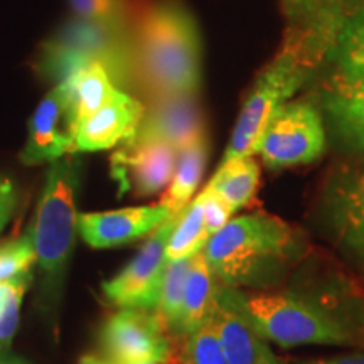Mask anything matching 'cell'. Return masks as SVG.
<instances>
[{
  "instance_id": "23",
  "label": "cell",
  "mask_w": 364,
  "mask_h": 364,
  "mask_svg": "<svg viewBox=\"0 0 364 364\" xmlns=\"http://www.w3.org/2000/svg\"><path fill=\"white\" fill-rule=\"evenodd\" d=\"M327 56L334 59L339 73L346 78L364 81V7L344 17Z\"/></svg>"
},
{
  "instance_id": "31",
  "label": "cell",
  "mask_w": 364,
  "mask_h": 364,
  "mask_svg": "<svg viewBox=\"0 0 364 364\" xmlns=\"http://www.w3.org/2000/svg\"><path fill=\"white\" fill-rule=\"evenodd\" d=\"M17 203L16 188L11 181L0 179V231L7 225Z\"/></svg>"
},
{
  "instance_id": "4",
  "label": "cell",
  "mask_w": 364,
  "mask_h": 364,
  "mask_svg": "<svg viewBox=\"0 0 364 364\" xmlns=\"http://www.w3.org/2000/svg\"><path fill=\"white\" fill-rule=\"evenodd\" d=\"M80 186V162L75 157L53 161L46 176L33 225L29 228L36 262L43 273L44 292L56 302L75 248L78 233L76 193Z\"/></svg>"
},
{
  "instance_id": "21",
  "label": "cell",
  "mask_w": 364,
  "mask_h": 364,
  "mask_svg": "<svg viewBox=\"0 0 364 364\" xmlns=\"http://www.w3.org/2000/svg\"><path fill=\"white\" fill-rule=\"evenodd\" d=\"M208 161V140L199 139L198 142L188 145L177 154L174 176L162 196L161 203L172 216H179L188 206L203 179Z\"/></svg>"
},
{
  "instance_id": "17",
  "label": "cell",
  "mask_w": 364,
  "mask_h": 364,
  "mask_svg": "<svg viewBox=\"0 0 364 364\" xmlns=\"http://www.w3.org/2000/svg\"><path fill=\"white\" fill-rule=\"evenodd\" d=\"M213 326L220 336L228 364H285L240 311L230 287H221Z\"/></svg>"
},
{
  "instance_id": "18",
  "label": "cell",
  "mask_w": 364,
  "mask_h": 364,
  "mask_svg": "<svg viewBox=\"0 0 364 364\" xmlns=\"http://www.w3.org/2000/svg\"><path fill=\"white\" fill-rule=\"evenodd\" d=\"M322 103L336 134L349 147L364 154V81L338 73L324 85Z\"/></svg>"
},
{
  "instance_id": "20",
  "label": "cell",
  "mask_w": 364,
  "mask_h": 364,
  "mask_svg": "<svg viewBox=\"0 0 364 364\" xmlns=\"http://www.w3.org/2000/svg\"><path fill=\"white\" fill-rule=\"evenodd\" d=\"M63 83L68 88V103L75 127L100 110L117 90L102 63H91Z\"/></svg>"
},
{
  "instance_id": "8",
  "label": "cell",
  "mask_w": 364,
  "mask_h": 364,
  "mask_svg": "<svg viewBox=\"0 0 364 364\" xmlns=\"http://www.w3.org/2000/svg\"><path fill=\"white\" fill-rule=\"evenodd\" d=\"M103 359L115 364L157 361L176 364L172 334L157 311L122 307L100 331Z\"/></svg>"
},
{
  "instance_id": "34",
  "label": "cell",
  "mask_w": 364,
  "mask_h": 364,
  "mask_svg": "<svg viewBox=\"0 0 364 364\" xmlns=\"http://www.w3.org/2000/svg\"><path fill=\"white\" fill-rule=\"evenodd\" d=\"M359 7H364V0H346V11H348V14L356 11Z\"/></svg>"
},
{
  "instance_id": "9",
  "label": "cell",
  "mask_w": 364,
  "mask_h": 364,
  "mask_svg": "<svg viewBox=\"0 0 364 364\" xmlns=\"http://www.w3.org/2000/svg\"><path fill=\"white\" fill-rule=\"evenodd\" d=\"M177 216L167 218L150 233L132 262L112 280L102 284L103 295L112 306L156 309L167 258L166 247Z\"/></svg>"
},
{
  "instance_id": "25",
  "label": "cell",
  "mask_w": 364,
  "mask_h": 364,
  "mask_svg": "<svg viewBox=\"0 0 364 364\" xmlns=\"http://www.w3.org/2000/svg\"><path fill=\"white\" fill-rule=\"evenodd\" d=\"M191 258L167 262L166 270H164L161 295H159V304L156 311L164 318L172 338H176L177 329H179L182 300H184V287L191 267Z\"/></svg>"
},
{
  "instance_id": "16",
  "label": "cell",
  "mask_w": 364,
  "mask_h": 364,
  "mask_svg": "<svg viewBox=\"0 0 364 364\" xmlns=\"http://www.w3.org/2000/svg\"><path fill=\"white\" fill-rule=\"evenodd\" d=\"M324 204L339 243L364 260V169L346 171L332 177Z\"/></svg>"
},
{
  "instance_id": "1",
  "label": "cell",
  "mask_w": 364,
  "mask_h": 364,
  "mask_svg": "<svg viewBox=\"0 0 364 364\" xmlns=\"http://www.w3.org/2000/svg\"><path fill=\"white\" fill-rule=\"evenodd\" d=\"M135 85L152 98L198 95L201 86V36L182 4L162 0L140 16L132 31Z\"/></svg>"
},
{
  "instance_id": "11",
  "label": "cell",
  "mask_w": 364,
  "mask_h": 364,
  "mask_svg": "<svg viewBox=\"0 0 364 364\" xmlns=\"http://www.w3.org/2000/svg\"><path fill=\"white\" fill-rule=\"evenodd\" d=\"M177 150L166 142L127 140L112 156V176L120 194L152 196L171 184Z\"/></svg>"
},
{
  "instance_id": "14",
  "label": "cell",
  "mask_w": 364,
  "mask_h": 364,
  "mask_svg": "<svg viewBox=\"0 0 364 364\" xmlns=\"http://www.w3.org/2000/svg\"><path fill=\"white\" fill-rule=\"evenodd\" d=\"M145 107L127 91L117 88L93 115L75 127L76 152H98L127 142L142 122Z\"/></svg>"
},
{
  "instance_id": "29",
  "label": "cell",
  "mask_w": 364,
  "mask_h": 364,
  "mask_svg": "<svg viewBox=\"0 0 364 364\" xmlns=\"http://www.w3.org/2000/svg\"><path fill=\"white\" fill-rule=\"evenodd\" d=\"M81 19L127 22V0H70Z\"/></svg>"
},
{
  "instance_id": "28",
  "label": "cell",
  "mask_w": 364,
  "mask_h": 364,
  "mask_svg": "<svg viewBox=\"0 0 364 364\" xmlns=\"http://www.w3.org/2000/svg\"><path fill=\"white\" fill-rule=\"evenodd\" d=\"M36 263V252L29 233L0 243V284L31 275Z\"/></svg>"
},
{
  "instance_id": "24",
  "label": "cell",
  "mask_w": 364,
  "mask_h": 364,
  "mask_svg": "<svg viewBox=\"0 0 364 364\" xmlns=\"http://www.w3.org/2000/svg\"><path fill=\"white\" fill-rule=\"evenodd\" d=\"M209 240L204 221L203 204L199 198L186 206L184 211L177 216L166 247L167 262L191 258L196 253L203 252L204 245Z\"/></svg>"
},
{
  "instance_id": "15",
  "label": "cell",
  "mask_w": 364,
  "mask_h": 364,
  "mask_svg": "<svg viewBox=\"0 0 364 364\" xmlns=\"http://www.w3.org/2000/svg\"><path fill=\"white\" fill-rule=\"evenodd\" d=\"M171 216L162 204L86 213L78 216V231L91 248H115L152 233Z\"/></svg>"
},
{
  "instance_id": "26",
  "label": "cell",
  "mask_w": 364,
  "mask_h": 364,
  "mask_svg": "<svg viewBox=\"0 0 364 364\" xmlns=\"http://www.w3.org/2000/svg\"><path fill=\"white\" fill-rule=\"evenodd\" d=\"M182 341L181 351L176 353L177 364H228L213 321Z\"/></svg>"
},
{
  "instance_id": "27",
  "label": "cell",
  "mask_w": 364,
  "mask_h": 364,
  "mask_svg": "<svg viewBox=\"0 0 364 364\" xmlns=\"http://www.w3.org/2000/svg\"><path fill=\"white\" fill-rule=\"evenodd\" d=\"M31 275L0 284V354L7 353L17 326H19V312L22 297L29 287Z\"/></svg>"
},
{
  "instance_id": "2",
  "label": "cell",
  "mask_w": 364,
  "mask_h": 364,
  "mask_svg": "<svg viewBox=\"0 0 364 364\" xmlns=\"http://www.w3.org/2000/svg\"><path fill=\"white\" fill-rule=\"evenodd\" d=\"M297 248L295 231L280 218L252 213L230 220L203 248L220 284H257L279 272Z\"/></svg>"
},
{
  "instance_id": "30",
  "label": "cell",
  "mask_w": 364,
  "mask_h": 364,
  "mask_svg": "<svg viewBox=\"0 0 364 364\" xmlns=\"http://www.w3.org/2000/svg\"><path fill=\"white\" fill-rule=\"evenodd\" d=\"M199 201L203 204V213H204V221H206V231L208 235H215L216 231H220L223 226L230 221L231 215H233V209L230 208L225 199L216 193L215 189H211L209 186L203 189V193L198 196Z\"/></svg>"
},
{
  "instance_id": "6",
  "label": "cell",
  "mask_w": 364,
  "mask_h": 364,
  "mask_svg": "<svg viewBox=\"0 0 364 364\" xmlns=\"http://www.w3.org/2000/svg\"><path fill=\"white\" fill-rule=\"evenodd\" d=\"M309 70L311 68L292 48L284 46L275 59L260 73L252 93L243 103L221 162L255 156V147L270 117L304 85Z\"/></svg>"
},
{
  "instance_id": "13",
  "label": "cell",
  "mask_w": 364,
  "mask_h": 364,
  "mask_svg": "<svg viewBox=\"0 0 364 364\" xmlns=\"http://www.w3.org/2000/svg\"><path fill=\"white\" fill-rule=\"evenodd\" d=\"M204 136L206 132L198 95L186 93L152 98L130 140L166 142L179 152Z\"/></svg>"
},
{
  "instance_id": "5",
  "label": "cell",
  "mask_w": 364,
  "mask_h": 364,
  "mask_svg": "<svg viewBox=\"0 0 364 364\" xmlns=\"http://www.w3.org/2000/svg\"><path fill=\"white\" fill-rule=\"evenodd\" d=\"M230 292L258 334L280 348L364 344L353 327L309 300L290 294L243 295L235 287Z\"/></svg>"
},
{
  "instance_id": "10",
  "label": "cell",
  "mask_w": 364,
  "mask_h": 364,
  "mask_svg": "<svg viewBox=\"0 0 364 364\" xmlns=\"http://www.w3.org/2000/svg\"><path fill=\"white\" fill-rule=\"evenodd\" d=\"M282 9L290 26L285 46L309 68L329 54L348 16L346 0H282Z\"/></svg>"
},
{
  "instance_id": "32",
  "label": "cell",
  "mask_w": 364,
  "mask_h": 364,
  "mask_svg": "<svg viewBox=\"0 0 364 364\" xmlns=\"http://www.w3.org/2000/svg\"><path fill=\"white\" fill-rule=\"evenodd\" d=\"M295 364H364V353H349L339 354L331 358H307L295 359Z\"/></svg>"
},
{
  "instance_id": "3",
  "label": "cell",
  "mask_w": 364,
  "mask_h": 364,
  "mask_svg": "<svg viewBox=\"0 0 364 364\" xmlns=\"http://www.w3.org/2000/svg\"><path fill=\"white\" fill-rule=\"evenodd\" d=\"M91 63H102L120 90L134 88V48L127 22L78 17L41 46L38 71L49 81L70 80Z\"/></svg>"
},
{
  "instance_id": "7",
  "label": "cell",
  "mask_w": 364,
  "mask_h": 364,
  "mask_svg": "<svg viewBox=\"0 0 364 364\" xmlns=\"http://www.w3.org/2000/svg\"><path fill=\"white\" fill-rule=\"evenodd\" d=\"M324 147V125L317 108L307 102H287L268 120L255 156L272 169H284L314 162Z\"/></svg>"
},
{
  "instance_id": "19",
  "label": "cell",
  "mask_w": 364,
  "mask_h": 364,
  "mask_svg": "<svg viewBox=\"0 0 364 364\" xmlns=\"http://www.w3.org/2000/svg\"><path fill=\"white\" fill-rule=\"evenodd\" d=\"M220 290L221 287L218 284L215 273L209 268L203 252L196 253L191 258L188 279H186L181 322L176 338H188L194 331L201 329L203 326L213 321Z\"/></svg>"
},
{
  "instance_id": "22",
  "label": "cell",
  "mask_w": 364,
  "mask_h": 364,
  "mask_svg": "<svg viewBox=\"0 0 364 364\" xmlns=\"http://www.w3.org/2000/svg\"><path fill=\"white\" fill-rule=\"evenodd\" d=\"M258 181H260V167L253 156H247L221 162L220 169L208 182V186L215 189L230 204V208L236 211L252 201L257 193Z\"/></svg>"
},
{
  "instance_id": "12",
  "label": "cell",
  "mask_w": 364,
  "mask_h": 364,
  "mask_svg": "<svg viewBox=\"0 0 364 364\" xmlns=\"http://www.w3.org/2000/svg\"><path fill=\"white\" fill-rule=\"evenodd\" d=\"M76 152L75 122L68 103V88L58 83L38 105L29 120V136L21 152L26 166L53 162Z\"/></svg>"
},
{
  "instance_id": "33",
  "label": "cell",
  "mask_w": 364,
  "mask_h": 364,
  "mask_svg": "<svg viewBox=\"0 0 364 364\" xmlns=\"http://www.w3.org/2000/svg\"><path fill=\"white\" fill-rule=\"evenodd\" d=\"M0 364H29V363L17 356H12V354L9 353H2L0 354Z\"/></svg>"
}]
</instances>
